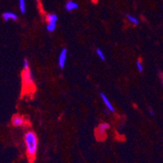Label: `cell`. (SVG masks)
<instances>
[{
    "instance_id": "obj_1",
    "label": "cell",
    "mask_w": 163,
    "mask_h": 163,
    "mask_svg": "<svg viewBox=\"0 0 163 163\" xmlns=\"http://www.w3.org/2000/svg\"><path fill=\"white\" fill-rule=\"evenodd\" d=\"M24 140H25V146H26L27 155L31 162H33L35 158L37 147H38V139H37V134L33 131H28L25 134Z\"/></svg>"
},
{
    "instance_id": "obj_2",
    "label": "cell",
    "mask_w": 163,
    "mask_h": 163,
    "mask_svg": "<svg viewBox=\"0 0 163 163\" xmlns=\"http://www.w3.org/2000/svg\"><path fill=\"white\" fill-rule=\"evenodd\" d=\"M33 75L30 69L24 70L22 72V82L25 88H30L33 85Z\"/></svg>"
},
{
    "instance_id": "obj_3",
    "label": "cell",
    "mask_w": 163,
    "mask_h": 163,
    "mask_svg": "<svg viewBox=\"0 0 163 163\" xmlns=\"http://www.w3.org/2000/svg\"><path fill=\"white\" fill-rule=\"evenodd\" d=\"M110 128V124L108 123H101L99 124L97 129L96 134L99 139H104L106 136V131Z\"/></svg>"
},
{
    "instance_id": "obj_4",
    "label": "cell",
    "mask_w": 163,
    "mask_h": 163,
    "mask_svg": "<svg viewBox=\"0 0 163 163\" xmlns=\"http://www.w3.org/2000/svg\"><path fill=\"white\" fill-rule=\"evenodd\" d=\"M67 57H68V50L66 48H63L59 54V59H58V65L61 69H63L65 67L66 61H67Z\"/></svg>"
},
{
    "instance_id": "obj_5",
    "label": "cell",
    "mask_w": 163,
    "mask_h": 163,
    "mask_svg": "<svg viewBox=\"0 0 163 163\" xmlns=\"http://www.w3.org/2000/svg\"><path fill=\"white\" fill-rule=\"evenodd\" d=\"M100 97H101V98H102V101L103 102L104 105L106 106V107L107 108V110L109 111H111V112H114L115 110H114V107L113 106V105L111 104V101L109 100L108 98V97L105 93L103 92H101L100 93Z\"/></svg>"
},
{
    "instance_id": "obj_6",
    "label": "cell",
    "mask_w": 163,
    "mask_h": 163,
    "mask_svg": "<svg viewBox=\"0 0 163 163\" xmlns=\"http://www.w3.org/2000/svg\"><path fill=\"white\" fill-rule=\"evenodd\" d=\"M12 123L15 127H22L23 125H25V120L21 115L15 114L12 119Z\"/></svg>"
},
{
    "instance_id": "obj_7",
    "label": "cell",
    "mask_w": 163,
    "mask_h": 163,
    "mask_svg": "<svg viewBox=\"0 0 163 163\" xmlns=\"http://www.w3.org/2000/svg\"><path fill=\"white\" fill-rule=\"evenodd\" d=\"M65 10L67 11V12H72V11H74V10L78 9V7H79V4L76 3V2H75V1H72V0H68L65 3Z\"/></svg>"
},
{
    "instance_id": "obj_8",
    "label": "cell",
    "mask_w": 163,
    "mask_h": 163,
    "mask_svg": "<svg viewBox=\"0 0 163 163\" xmlns=\"http://www.w3.org/2000/svg\"><path fill=\"white\" fill-rule=\"evenodd\" d=\"M3 18L4 20L8 21V20H16L18 19V16L15 13L12 12H6L3 14Z\"/></svg>"
},
{
    "instance_id": "obj_9",
    "label": "cell",
    "mask_w": 163,
    "mask_h": 163,
    "mask_svg": "<svg viewBox=\"0 0 163 163\" xmlns=\"http://www.w3.org/2000/svg\"><path fill=\"white\" fill-rule=\"evenodd\" d=\"M47 24H56L58 21V15L55 13H48L46 15Z\"/></svg>"
},
{
    "instance_id": "obj_10",
    "label": "cell",
    "mask_w": 163,
    "mask_h": 163,
    "mask_svg": "<svg viewBox=\"0 0 163 163\" xmlns=\"http://www.w3.org/2000/svg\"><path fill=\"white\" fill-rule=\"evenodd\" d=\"M126 18L129 21L131 25H134V26H137L139 25V20L135 17V15H131V14H127Z\"/></svg>"
},
{
    "instance_id": "obj_11",
    "label": "cell",
    "mask_w": 163,
    "mask_h": 163,
    "mask_svg": "<svg viewBox=\"0 0 163 163\" xmlns=\"http://www.w3.org/2000/svg\"><path fill=\"white\" fill-rule=\"evenodd\" d=\"M19 8L21 13H25L26 12V2L25 0H18Z\"/></svg>"
},
{
    "instance_id": "obj_12",
    "label": "cell",
    "mask_w": 163,
    "mask_h": 163,
    "mask_svg": "<svg viewBox=\"0 0 163 163\" xmlns=\"http://www.w3.org/2000/svg\"><path fill=\"white\" fill-rule=\"evenodd\" d=\"M96 54H97V55L98 56V58L102 61H104L105 59H106V55H105L104 52H103V50L102 49H100V48H98V49H96Z\"/></svg>"
},
{
    "instance_id": "obj_13",
    "label": "cell",
    "mask_w": 163,
    "mask_h": 163,
    "mask_svg": "<svg viewBox=\"0 0 163 163\" xmlns=\"http://www.w3.org/2000/svg\"><path fill=\"white\" fill-rule=\"evenodd\" d=\"M135 66H136V68L140 72H142L143 71V69H144V67H143V64H142V62L140 59H138L136 63H135Z\"/></svg>"
},
{
    "instance_id": "obj_14",
    "label": "cell",
    "mask_w": 163,
    "mask_h": 163,
    "mask_svg": "<svg viewBox=\"0 0 163 163\" xmlns=\"http://www.w3.org/2000/svg\"><path fill=\"white\" fill-rule=\"evenodd\" d=\"M56 28V24H47L46 25V30L48 32H54Z\"/></svg>"
},
{
    "instance_id": "obj_15",
    "label": "cell",
    "mask_w": 163,
    "mask_h": 163,
    "mask_svg": "<svg viewBox=\"0 0 163 163\" xmlns=\"http://www.w3.org/2000/svg\"><path fill=\"white\" fill-rule=\"evenodd\" d=\"M29 61L28 60V59H25L24 61H23V68L24 70H28L29 69Z\"/></svg>"
},
{
    "instance_id": "obj_16",
    "label": "cell",
    "mask_w": 163,
    "mask_h": 163,
    "mask_svg": "<svg viewBox=\"0 0 163 163\" xmlns=\"http://www.w3.org/2000/svg\"><path fill=\"white\" fill-rule=\"evenodd\" d=\"M149 114H150V115H152V116H154V111L152 110V109H150L149 110Z\"/></svg>"
},
{
    "instance_id": "obj_17",
    "label": "cell",
    "mask_w": 163,
    "mask_h": 163,
    "mask_svg": "<svg viewBox=\"0 0 163 163\" xmlns=\"http://www.w3.org/2000/svg\"><path fill=\"white\" fill-rule=\"evenodd\" d=\"M35 1H36V2H37V3H40V0H35Z\"/></svg>"
},
{
    "instance_id": "obj_18",
    "label": "cell",
    "mask_w": 163,
    "mask_h": 163,
    "mask_svg": "<svg viewBox=\"0 0 163 163\" xmlns=\"http://www.w3.org/2000/svg\"><path fill=\"white\" fill-rule=\"evenodd\" d=\"M162 79H163V73H162Z\"/></svg>"
}]
</instances>
